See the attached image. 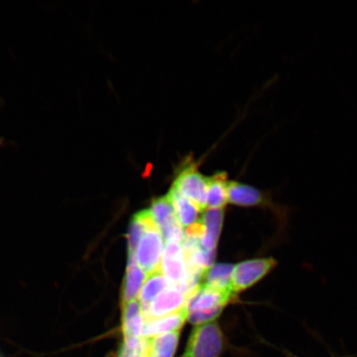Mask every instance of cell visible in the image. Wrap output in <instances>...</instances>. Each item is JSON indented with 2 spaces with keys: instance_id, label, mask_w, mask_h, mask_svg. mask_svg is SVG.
Masks as SVG:
<instances>
[{
  "instance_id": "1",
  "label": "cell",
  "mask_w": 357,
  "mask_h": 357,
  "mask_svg": "<svg viewBox=\"0 0 357 357\" xmlns=\"http://www.w3.org/2000/svg\"><path fill=\"white\" fill-rule=\"evenodd\" d=\"M233 293L199 284L187 297L189 322L195 326L213 322L227 303L236 298Z\"/></svg>"
},
{
  "instance_id": "2",
  "label": "cell",
  "mask_w": 357,
  "mask_h": 357,
  "mask_svg": "<svg viewBox=\"0 0 357 357\" xmlns=\"http://www.w3.org/2000/svg\"><path fill=\"white\" fill-rule=\"evenodd\" d=\"M225 349V339L215 322L195 326L191 332L185 357H220Z\"/></svg>"
},
{
  "instance_id": "3",
  "label": "cell",
  "mask_w": 357,
  "mask_h": 357,
  "mask_svg": "<svg viewBox=\"0 0 357 357\" xmlns=\"http://www.w3.org/2000/svg\"><path fill=\"white\" fill-rule=\"evenodd\" d=\"M208 177L203 175L194 162H186L178 171L172 188L197 205L201 211L206 209Z\"/></svg>"
},
{
  "instance_id": "4",
  "label": "cell",
  "mask_w": 357,
  "mask_h": 357,
  "mask_svg": "<svg viewBox=\"0 0 357 357\" xmlns=\"http://www.w3.org/2000/svg\"><path fill=\"white\" fill-rule=\"evenodd\" d=\"M278 264V261L274 257L252 259L238 263L231 274V291L238 296V294L254 287L270 275Z\"/></svg>"
},
{
  "instance_id": "5",
  "label": "cell",
  "mask_w": 357,
  "mask_h": 357,
  "mask_svg": "<svg viewBox=\"0 0 357 357\" xmlns=\"http://www.w3.org/2000/svg\"><path fill=\"white\" fill-rule=\"evenodd\" d=\"M163 243L162 234L155 223L147 227L135 253L137 264L146 275L162 268Z\"/></svg>"
},
{
  "instance_id": "6",
  "label": "cell",
  "mask_w": 357,
  "mask_h": 357,
  "mask_svg": "<svg viewBox=\"0 0 357 357\" xmlns=\"http://www.w3.org/2000/svg\"><path fill=\"white\" fill-rule=\"evenodd\" d=\"M149 211L156 226L162 234L165 243H182L185 233L178 220L175 208L169 195L155 199Z\"/></svg>"
},
{
  "instance_id": "7",
  "label": "cell",
  "mask_w": 357,
  "mask_h": 357,
  "mask_svg": "<svg viewBox=\"0 0 357 357\" xmlns=\"http://www.w3.org/2000/svg\"><path fill=\"white\" fill-rule=\"evenodd\" d=\"M162 269L169 285L181 289L186 287L188 274L182 245L176 242H167L165 245Z\"/></svg>"
},
{
  "instance_id": "8",
  "label": "cell",
  "mask_w": 357,
  "mask_h": 357,
  "mask_svg": "<svg viewBox=\"0 0 357 357\" xmlns=\"http://www.w3.org/2000/svg\"><path fill=\"white\" fill-rule=\"evenodd\" d=\"M185 294L175 287L163 290L151 303L149 310L144 312L145 322L174 314L186 305Z\"/></svg>"
},
{
  "instance_id": "9",
  "label": "cell",
  "mask_w": 357,
  "mask_h": 357,
  "mask_svg": "<svg viewBox=\"0 0 357 357\" xmlns=\"http://www.w3.org/2000/svg\"><path fill=\"white\" fill-rule=\"evenodd\" d=\"M187 319H188V312L185 306L181 310L163 318L146 321L142 337L151 338L162 333L181 331Z\"/></svg>"
},
{
  "instance_id": "10",
  "label": "cell",
  "mask_w": 357,
  "mask_h": 357,
  "mask_svg": "<svg viewBox=\"0 0 357 357\" xmlns=\"http://www.w3.org/2000/svg\"><path fill=\"white\" fill-rule=\"evenodd\" d=\"M223 218H225V209L208 208L200 218L204 231L202 245L208 251L216 250L222 231Z\"/></svg>"
},
{
  "instance_id": "11",
  "label": "cell",
  "mask_w": 357,
  "mask_h": 357,
  "mask_svg": "<svg viewBox=\"0 0 357 357\" xmlns=\"http://www.w3.org/2000/svg\"><path fill=\"white\" fill-rule=\"evenodd\" d=\"M146 278L145 272L138 266L135 255L128 256L126 276L122 290V305L137 300Z\"/></svg>"
},
{
  "instance_id": "12",
  "label": "cell",
  "mask_w": 357,
  "mask_h": 357,
  "mask_svg": "<svg viewBox=\"0 0 357 357\" xmlns=\"http://www.w3.org/2000/svg\"><path fill=\"white\" fill-rule=\"evenodd\" d=\"M167 195L172 200L176 217L182 227L188 229L200 220L199 215L202 211L193 201L185 197L172 188L169 190Z\"/></svg>"
},
{
  "instance_id": "13",
  "label": "cell",
  "mask_w": 357,
  "mask_h": 357,
  "mask_svg": "<svg viewBox=\"0 0 357 357\" xmlns=\"http://www.w3.org/2000/svg\"><path fill=\"white\" fill-rule=\"evenodd\" d=\"M234 269V266L231 264L213 265L204 271L202 278H201L200 284L222 290V291L233 293L231 291V274H233Z\"/></svg>"
},
{
  "instance_id": "14",
  "label": "cell",
  "mask_w": 357,
  "mask_h": 357,
  "mask_svg": "<svg viewBox=\"0 0 357 357\" xmlns=\"http://www.w3.org/2000/svg\"><path fill=\"white\" fill-rule=\"evenodd\" d=\"M227 174L218 172L208 177L206 208H223L229 203L227 201Z\"/></svg>"
},
{
  "instance_id": "15",
  "label": "cell",
  "mask_w": 357,
  "mask_h": 357,
  "mask_svg": "<svg viewBox=\"0 0 357 357\" xmlns=\"http://www.w3.org/2000/svg\"><path fill=\"white\" fill-rule=\"evenodd\" d=\"M168 282L165 278L162 268L147 275L144 287L139 294V302L142 312H145L156 296L168 288Z\"/></svg>"
},
{
  "instance_id": "16",
  "label": "cell",
  "mask_w": 357,
  "mask_h": 357,
  "mask_svg": "<svg viewBox=\"0 0 357 357\" xmlns=\"http://www.w3.org/2000/svg\"><path fill=\"white\" fill-rule=\"evenodd\" d=\"M153 216L149 211H142L134 214L128 233V256L135 255L138 243L147 227L155 225Z\"/></svg>"
},
{
  "instance_id": "17",
  "label": "cell",
  "mask_w": 357,
  "mask_h": 357,
  "mask_svg": "<svg viewBox=\"0 0 357 357\" xmlns=\"http://www.w3.org/2000/svg\"><path fill=\"white\" fill-rule=\"evenodd\" d=\"M181 331H173L149 338L150 357H174Z\"/></svg>"
},
{
  "instance_id": "18",
  "label": "cell",
  "mask_w": 357,
  "mask_h": 357,
  "mask_svg": "<svg viewBox=\"0 0 357 357\" xmlns=\"http://www.w3.org/2000/svg\"><path fill=\"white\" fill-rule=\"evenodd\" d=\"M117 357H150L149 338H123Z\"/></svg>"
},
{
  "instance_id": "19",
  "label": "cell",
  "mask_w": 357,
  "mask_h": 357,
  "mask_svg": "<svg viewBox=\"0 0 357 357\" xmlns=\"http://www.w3.org/2000/svg\"><path fill=\"white\" fill-rule=\"evenodd\" d=\"M181 357H185V356H181Z\"/></svg>"
}]
</instances>
